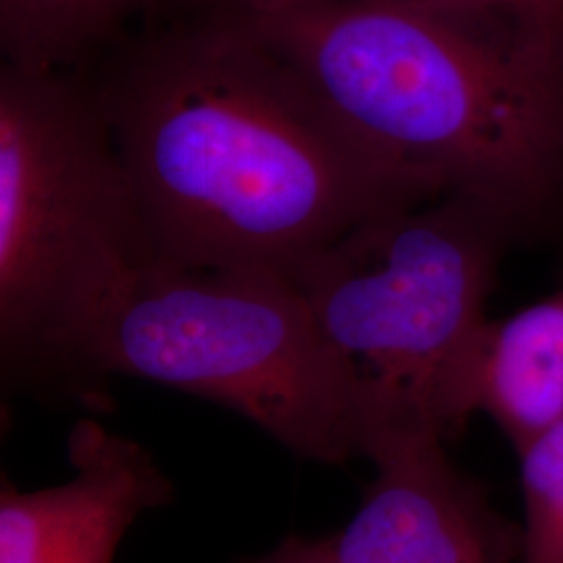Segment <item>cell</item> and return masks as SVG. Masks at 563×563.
<instances>
[{
  "label": "cell",
  "mask_w": 563,
  "mask_h": 563,
  "mask_svg": "<svg viewBox=\"0 0 563 563\" xmlns=\"http://www.w3.org/2000/svg\"><path fill=\"white\" fill-rule=\"evenodd\" d=\"M146 262L95 78L0 69V363L11 388L104 399L88 372L102 313Z\"/></svg>",
  "instance_id": "cell-4"
},
{
  "label": "cell",
  "mask_w": 563,
  "mask_h": 563,
  "mask_svg": "<svg viewBox=\"0 0 563 563\" xmlns=\"http://www.w3.org/2000/svg\"><path fill=\"white\" fill-rule=\"evenodd\" d=\"M522 563H563V418L518 451Z\"/></svg>",
  "instance_id": "cell-10"
},
{
  "label": "cell",
  "mask_w": 563,
  "mask_h": 563,
  "mask_svg": "<svg viewBox=\"0 0 563 563\" xmlns=\"http://www.w3.org/2000/svg\"><path fill=\"white\" fill-rule=\"evenodd\" d=\"M69 455L67 483L30 493L2 484L0 563H113L130 526L172 501L153 457L101 423H78Z\"/></svg>",
  "instance_id": "cell-7"
},
{
  "label": "cell",
  "mask_w": 563,
  "mask_h": 563,
  "mask_svg": "<svg viewBox=\"0 0 563 563\" xmlns=\"http://www.w3.org/2000/svg\"><path fill=\"white\" fill-rule=\"evenodd\" d=\"M244 20L363 141L526 222L563 190V69L509 21L397 2Z\"/></svg>",
  "instance_id": "cell-2"
},
{
  "label": "cell",
  "mask_w": 563,
  "mask_h": 563,
  "mask_svg": "<svg viewBox=\"0 0 563 563\" xmlns=\"http://www.w3.org/2000/svg\"><path fill=\"white\" fill-rule=\"evenodd\" d=\"M472 411L497 423L518 453L563 418V288L501 320L476 351Z\"/></svg>",
  "instance_id": "cell-8"
},
{
  "label": "cell",
  "mask_w": 563,
  "mask_h": 563,
  "mask_svg": "<svg viewBox=\"0 0 563 563\" xmlns=\"http://www.w3.org/2000/svg\"><path fill=\"white\" fill-rule=\"evenodd\" d=\"M511 25L523 48L563 69V0H514Z\"/></svg>",
  "instance_id": "cell-12"
},
{
  "label": "cell",
  "mask_w": 563,
  "mask_h": 563,
  "mask_svg": "<svg viewBox=\"0 0 563 563\" xmlns=\"http://www.w3.org/2000/svg\"><path fill=\"white\" fill-rule=\"evenodd\" d=\"M180 0H0L2 63L86 71Z\"/></svg>",
  "instance_id": "cell-9"
},
{
  "label": "cell",
  "mask_w": 563,
  "mask_h": 563,
  "mask_svg": "<svg viewBox=\"0 0 563 563\" xmlns=\"http://www.w3.org/2000/svg\"><path fill=\"white\" fill-rule=\"evenodd\" d=\"M520 223L449 190L363 220L290 272L351 386L365 460L446 443L474 418L486 305Z\"/></svg>",
  "instance_id": "cell-3"
},
{
  "label": "cell",
  "mask_w": 563,
  "mask_h": 563,
  "mask_svg": "<svg viewBox=\"0 0 563 563\" xmlns=\"http://www.w3.org/2000/svg\"><path fill=\"white\" fill-rule=\"evenodd\" d=\"M374 465L360 509L332 537L339 563H522V523L444 443L409 444Z\"/></svg>",
  "instance_id": "cell-6"
},
{
  "label": "cell",
  "mask_w": 563,
  "mask_h": 563,
  "mask_svg": "<svg viewBox=\"0 0 563 563\" xmlns=\"http://www.w3.org/2000/svg\"><path fill=\"white\" fill-rule=\"evenodd\" d=\"M92 78L151 262L290 274L363 220L449 192L363 141L228 7L142 30Z\"/></svg>",
  "instance_id": "cell-1"
},
{
  "label": "cell",
  "mask_w": 563,
  "mask_h": 563,
  "mask_svg": "<svg viewBox=\"0 0 563 563\" xmlns=\"http://www.w3.org/2000/svg\"><path fill=\"white\" fill-rule=\"evenodd\" d=\"M344 2H397L418 4L430 9H443L463 15H476L488 20L509 21L514 0H225V7L246 18H276L286 13H297L305 9L344 4Z\"/></svg>",
  "instance_id": "cell-11"
},
{
  "label": "cell",
  "mask_w": 563,
  "mask_h": 563,
  "mask_svg": "<svg viewBox=\"0 0 563 563\" xmlns=\"http://www.w3.org/2000/svg\"><path fill=\"white\" fill-rule=\"evenodd\" d=\"M88 372L102 395L130 376L220 402L302 460L365 457L351 386L288 272L146 260L104 309Z\"/></svg>",
  "instance_id": "cell-5"
},
{
  "label": "cell",
  "mask_w": 563,
  "mask_h": 563,
  "mask_svg": "<svg viewBox=\"0 0 563 563\" xmlns=\"http://www.w3.org/2000/svg\"><path fill=\"white\" fill-rule=\"evenodd\" d=\"M242 563H339V560H336L332 537L330 539L288 537L269 553Z\"/></svg>",
  "instance_id": "cell-13"
}]
</instances>
